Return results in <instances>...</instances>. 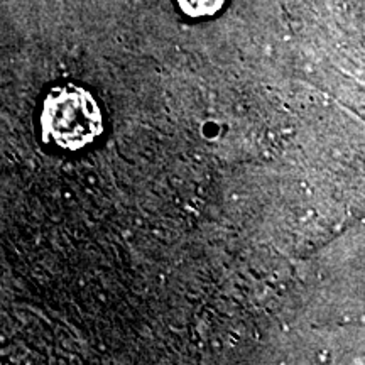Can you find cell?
<instances>
[{
    "label": "cell",
    "instance_id": "cell-2",
    "mask_svg": "<svg viewBox=\"0 0 365 365\" xmlns=\"http://www.w3.org/2000/svg\"><path fill=\"white\" fill-rule=\"evenodd\" d=\"M178 6L193 19H203L218 14L225 6V0H178Z\"/></svg>",
    "mask_w": 365,
    "mask_h": 365
},
{
    "label": "cell",
    "instance_id": "cell-1",
    "mask_svg": "<svg viewBox=\"0 0 365 365\" xmlns=\"http://www.w3.org/2000/svg\"><path fill=\"white\" fill-rule=\"evenodd\" d=\"M41 132L44 143L65 150H80L103 132L102 112L83 86H58L43 103Z\"/></svg>",
    "mask_w": 365,
    "mask_h": 365
}]
</instances>
